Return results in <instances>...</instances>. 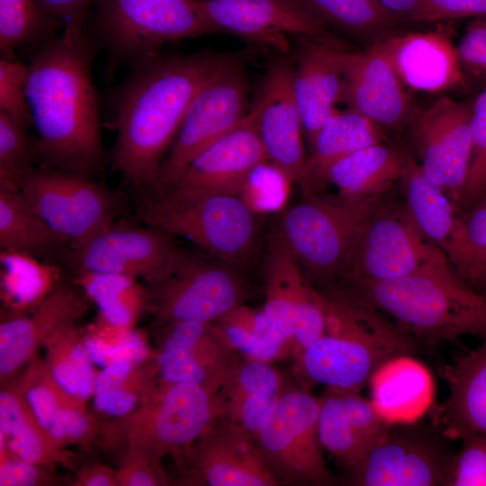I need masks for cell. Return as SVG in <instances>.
<instances>
[{
    "label": "cell",
    "mask_w": 486,
    "mask_h": 486,
    "mask_svg": "<svg viewBox=\"0 0 486 486\" xmlns=\"http://www.w3.org/2000/svg\"><path fill=\"white\" fill-rule=\"evenodd\" d=\"M232 55L160 50L130 67L112 91L111 108L117 130L112 166L132 186L154 191L158 168L191 101Z\"/></svg>",
    "instance_id": "obj_1"
},
{
    "label": "cell",
    "mask_w": 486,
    "mask_h": 486,
    "mask_svg": "<svg viewBox=\"0 0 486 486\" xmlns=\"http://www.w3.org/2000/svg\"><path fill=\"white\" fill-rule=\"evenodd\" d=\"M87 30H62L30 48L26 94L42 165L94 177L105 166Z\"/></svg>",
    "instance_id": "obj_2"
},
{
    "label": "cell",
    "mask_w": 486,
    "mask_h": 486,
    "mask_svg": "<svg viewBox=\"0 0 486 486\" xmlns=\"http://www.w3.org/2000/svg\"><path fill=\"white\" fill-rule=\"evenodd\" d=\"M319 292L325 328L294 358L302 388L360 392L385 365L420 349L422 342L368 302L334 288Z\"/></svg>",
    "instance_id": "obj_3"
},
{
    "label": "cell",
    "mask_w": 486,
    "mask_h": 486,
    "mask_svg": "<svg viewBox=\"0 0 486 486\" xmlns=\"http://www.w3.org/2000/svg\"><path fill=\"white\" fill-rule=\"evenodd\" d=\"M328 288L368 302L420 342L454 341L466 335L486 339V295L469 286L441 250L407 275Z\"/></svg>",
    "instance_id": "obj_4"
},
{
    "label": "cell",
    "mask_w": 486,
    "mask_h": 486,
    "mask_svg": "<svg viewBox=\"0 0 486 486\" xmlns=\"http://www.w3.org/2000/svg\"><path fill=\"white\" fill-rule=\"evenodd\" d=\"M88 33L108 54L107 76L167 43L213 34L195 0H95Z\"/></svg>",
    "instance_id": "obj_5"
},
{
    "label": "cell",
    "mask_w": 486,
    "mask_h": 486,
    "mask_svg": "<svg viewBox=\"0 0 486 486\" xmlns=\"http://www.w3.org/2000/svg\"><path fill=\"white\" fill-rule=\"evenodd\" d=\"M220 415L217 394L189 382L160 381L132 414L103 423L100 446L145 449L161 458L186 451Z\"/></svg>",
    "instance_id": "obj_6"
},
{
    "label": "cell",
    "mask_w": 486,
    "mask_h": 486,
    "mask_svg": "<svg viewBox=\"0 0 486 486\" xmlns=\"http://www.w3.org/2000/svg\"><path fill=\"white\" fill-rule=\"evenodd\" d=\"M384 201L385 194L347 201L320 194L284 212L280 230L312 287L333 284L357 232Z\"/></svg>",
    "instance_id": "obj_7"
},
{
    "label": "cell",
    "mask_w": 486,
    "mask_h": 486,
    "mask_svg": "<svg viewBox=\"0 0 486 486\" xmlns=\"http://www.w3.org/2000/svg\"><path fill=\"white\" fill-rule=\"evenodd\" d=\"M433 424L388 423L375 444L337 483L348 486H450L456 452Z\"/></svg>",
    "instance_id": "obj_8"
},
{
    "label": "cell",
    "mask_w": 486,
    "mask_h": 486,
    "mask_svg": "<svg viewBox=\"0 0 486 486\" xmlns=\"http://www.w3.org/2000/svg\"><path fill=\"white\" fill-rule=\"evenodd\" d=\"M320 397L299 387L284 390L255 433L263 461L278 486L338 484L320 439Z\"/></svg>",
    "instance_id": "obj_9"
},
{
    "label": "cell",
    "mask_w": 486,
    "mask_h": 486,
    "mask_svg": "<svg viewBox=\"0 0 486 486\" xmlns=\"http://www.w3.org/2000/svg\"><path fill=\"white\" fill-rule=\"evenodd\" d=\"M249 84L241 54L220 67L191 101L176 136L157 175L155 196L178 180L205 148L238 125L248 114Z\"/></svg>",
    "instance_id": "obj_10"
},
{
    "label": "cell",
    "mask_w": 486,
    "mask_h": 486,
    "mask_svg": "<svg viewBox=\"0 0 486 486\" xmlns=\"http://www.w3.org/2000/svg\"><path fill=\"white\" fill-rule=\"evenodd\" d=\"M256 214L239 196L229 194L184 201L155 196L142 212L148 225L184 237L209 256L241 269L256 245Z\"/></svg>",
    "instance_id": "obj_11"
},
{
    "label": "cell",
    "mask_w": 486,
    "mask_h": 486,
    "mask_svg": "<svg viewBox=\"0 0 486 486\" xmlns=\"http://www.w3.org/2000/svg\"><path fill=\"white\" fill-rule=\"evenodd\" d=\"M147 290L156 328L184 320L213 322L250 295L241 268L187 252L170 275Z\"/></svg>",
    "instance_id": "obj_12"
},
{
    "label": "cell",
    "mask_w": 486,
    "mask_h": 486,
    "mask_svg": "<svg viewBox=\"0 0 486 486\" xmlns=\"http://www.w3.org/2000/svg\"><path fill=\"white\" fill-rule=\"evenodd\" d=\"M439 250L423 233L405 202L388 203L385 200L357 232L331 285L401 277L418 269Z\"/></svg>",
    "instance_id": "obj_13"
},
{
    "label": "cell",
    "mask_w": 486,
    "mask_h": 486,
    "mask_svg": "<svg viewBox=\"0 0 486 486\" xmlns=\"http://www.w3.org/2000/svg\"><path fill=\"white\" fill-rule=\"evenodd\" d=\"M20 191L70 249L115 222L121 207L118 196L92 177L46 166L37 168Z\"/></svg>",
    "instance_id": "obj_14"
},
{
    "label": "cell",
    "mask_w": 486,
    "mask_h": 486,
    "mask_svg": "<svg viewBox=\"0 0 486 486\" xmlns=\"http://www.w3.org/2000/svg\"><path fill=\"white\" fill-rule=\"evenodd\" d=\"M215 33L233 34L272 49L291 53L289 37L346 50L320 20L298 0H195Z\"/></svg>",
    "instance_id": "obj_15"
},
{
    "label": "cell",
    "mask_w": 486,
    "mask_h": 486,
    "mask_svg": "<svg viewBox=\"0 0 486 486\" xmlns=\"http://www.w3.org/2000/svg\"><path fill=\"white\" fill-rule=\"evenodd\" d=\"M148 226L115 221L70 249L68 259L77 272L116 274L156 284L174 272L185 251L177 246L175 236Z\"/></svg>",
    "instance_id": "obj_16"
},
{
    "label": "cell",
    "mask_w": 486,
    "mask_h": 486,
    "mask_svg": "<svg viewBox=\"0 0 486 486\" xmlns=\"http://www.w3.org/2000/svg\"><path fill=\"white\" fill-rule=\"evenodd\" d=\"M472 113L470 103L446 96L416 110L410 125L423 174L444 191L455 209L471 162Z\"/></svg>",
    "instance_id": "obj_17"
},
{
    "label": "cell",
    "mask_w": 486,
    "mask_h": 486,
    "mask_svg": "<svg viewBox=\"0 0 486 486\" xmlns=\"http://www.w3.org/2000/svg\"><path fill=\"white\" fill-rule=\"evenodd\" d=\"M176 458L183 485L278 486L263 461L255 435L220 415Z\"/></svg>",
    "instance_id": "obj_18"
},
{
    "label": "cell",
    "mask_w": 486,
    "mask_h": 486,
    "mask_svg": "<svg viewBox=\"0 0 486 486\" xmlns=\"http://www.w3.org/2000/svg\"><path fill=\"white\" fill-rule=\"evenodd\" d=\"M294 58L280 54L269 62L251 103L252 116L267 160L299 185L308 159L303 126L292 89Z\"/></svg>",
    "instance_id": "obj_19"
},
{
    "label": "cell",
    "mask_w": 486,
    "mask_h": 486,
    "mask_svg": "<svg viewBox=\"0 0 486 486\" xmlns=\"http://www.w3.org/2000/svg\"><path fill=\"white\" fill-rule=\"evenodd\" d=\"M400 181L404 187L405 202L423 233L469 286L486 295V262L473 249L464 217L452 201L427 178L410 156Z\"/></svg>",
    "instance_id": "obj_20"
},
{
    "label": "cell",
    "mask_w": 486,
    "mask_h": 486,
    "mask_svg": "<svg viewBox=\"0 0 486 486\" xmlns=\"http://www.w3.org/2000/svg\"><path fill=\"white\" fill-rule=\"evenodd\" d=\"M267 158L248 114L234 129L201 152L163 194L184 201L210 195L239 196L251 171Z\"/></svg>",
    "instance_id": "obj_21"
},
{
    "label": "cell",
    "mask_w": 486,
    "mask_h": 486,
    "mask_svg": "<svg viewBox=\"0 0 486 486\" xmlns=\"http://www.w3.org/2000/svg\"><path fill=\"white\" fill-rule=\"evenodd\" d=\"M156 329L159 380L194 383L217 394L236 352L217 326L184 320Z\"/></svg>",
    "instance_id": "obj_22"
},
{
    "label": "cell",
    "mask_w": 486,
    "mask_h": 486,
    "mask_svg": "<svg viewBox=\"0 0 486 486\" xmlns=\"http://www.w3.org/2000/svg\"><path fill=\"white\" fill-rule=\"evenodd\" d=\"M334 55L344 76L341 103L382 129L410 127L416 109L377 43L364 51L334 49Z\"/></svg>",
    "instance_id": "obj_23"
},
{
    "label": "cell",
    "mask_w": 486,
    "mask_h": 486,
    "mask_svg": "<svg viewBox=\"0 0 486 486\" xmlns=\"http://www.w3.org/2000/svg\"><path fill=\"white\" fill-rule=\"evenodd\" d=\"M90 300L76 284L59 283L38 305L22 313L2 315L0 324L1 384L14 378L35 357L44 341L62 327L76 325Z\"/></svg>",
    "instance_id": "obj_24"
},
{
    "label": "cell",
    "mask_w": 486,
    "mask_h": 486,
    "mask_svg": "<svg viewBox=\"0 0 486 486\" xmlns=\"http://www.w3.org/2000/svg\"><path fill=\"white\" fill-rule=\"evenodd\" d=\"M375 43L406 88L437 94L463 82L457 48L446 26L426 32L391 33Z\"/></svg>",
    "instance_id": "obj_25"
},
{
    "label": "cell",
    "mask_w": 486,
    "mask_h": 486,
    "mask_svg": "<svg viewBox=\"0 0 486 486\" xmlns=\"http://www.w3.org/2000/svg\"><path fill=\"white\" fill-rule=\"evenodd\" d=\"M359 392L325 388L320 397V439L341 470L358 462L389 423L374 401Z\"/></svg>",
    "instance_id": "obj_26"
},
{
    "label": "cell",
    "mask_w": 486,
    "mask_h": 486,
    "mask_svg": "<svg viewBox=\"0 0 486 486\" xmlns=\"http://www.w3.org/2000/svg\"><path fill=\"white\" fill-rule=\"evenodd\" d=\"M292 89L310 150L326 119L341 103L344 76L334 48L297 39Z\"/></svg>",
    "instance_id": "obj_27"
},
{
    "label": "cell",
    "mask_w": 486,
    "mask_h": 486,
    "mask_svg": "<svg viewBox=\"0 0 486 486\" xmlns=\"http://www.w3.org/2000/svg\"><path fill=\"white\" fill-rule=\"evenodd\" d=\"M442 374L449 393L434 410L432 424L451 440L486 434V339Z\"/></svg>",
    "instance_id": "obj_28"
},
{
    "label": "cell",
    "mask_w": 486,
    "mask_h": 486,
    "mask_svg": "<svg viewBox=\"0 0 486 486\" xmlns=\"http://www.w3.org/2000/svg\"><path fill=\"white\" fill-rule=\"evenodd\" d=\"M284 388L283 375L273 363L235 352L217 393L220 416L255 435Z\"/></svg>",
    "instance_id": "obj_29"
},
{
    "label": "cell",
    "mask_w": 486,
    "mask_h": 486,
    "mask_svg": "<svg viewBox=\"0 0 486 486\" xmlns=\"http://www.w3.org/2000/svg\"><path fill=\"white\" fill-rule=\"evenodd\" d=\"M382 140L383 129L380 125L351 108H336L321 125L310 150L299 184L304 197L320 194L334 164Z\"/></svg>",
    "instance_id": "obj_30"
},
{
    "label": "cell",
    "mask_w": 486,
    "mask_h": 486,
    "mask_svg": "<svg viewBox=\"0 0 486 486\" xmlns=\"http://www.w3.org/2000/svg\"><path fill=\"white\" fill-rule=\"evenodd\" d=\"M314 292L315 288L307 281L297 258L278 230L272 237L266 261L263 310L292 346L297 315Z\"/></svg>",
    "instance_id": "obj_31"
},
{
    "label": "cell",
    "mask_w": 486,
    "mask_h": 486,
    "mask_svg": "<svg viewBox=\"0 0 486 486\" xmlns=\"http://www.w3.org/2000/svg\"><path fill=\"white\" fill-rule=\"evenodd\" d=\"M0 436L14 455L40 465L62 464L75 469L78 457L58 446L39 423L24 399L22 388L15 383L1 387Z\"/></svg>",
    "instance_id": "obj_32"
},
{
    "label": "cell",
    "mask_w": 486,
    "mask_h": 486,
    "mask_svg": "<svg viewBox=\"0 0 486 486\" xmlns=\"http://www.w3.org/2000/svg\"><path fill=\"white\" fill-rule=\"evenodd\" d=\"M409 155L382 143L364 147L334 164L327 175L338 197L360 201L384 195L400 180Z\"/></svg>",
    "instance_id": "obj_33"
},
{
    "label": "cell",
    "mask_w": 486,
    "mask_h": 486,
    "mask_svg": "<svg viewBox=\"0 0 486 486\" xmlns=\"http://www.w3.org/2000/svg\"><path fill=\"white\" fill-rule=\"evenodd\" d=\"M158 382L156 356L138 364L113 362L96 375L93 414L104 423L127 418L140 408Z\"/></svg>",
    "instance_id": "obj_34"
},
{
    "label": "cell",
    "mask_w": 486,
    "mask_h": 486,
    "mask_svg": "<svg viewBox=\"0 0 486 486\" xmlns=\"http://www.w3.org/2000/svg\"><path fill=\"white\" fill-rule=\"evenodd\" d=\"M0 247L1 250L26 253L47 262L69 248L21 191L5 190H0Z\"/></svg>",
    "instance_id": "obj_35"
},
{
    "label": "cell",
    "mask_w": 486,
    "mask_h": 486,
    "mask_svg": "<svg viewBox=\"0 0 486 486\" xmlns=\"http://www.w3.org/2000/svg\"><path fill=\"white\" fill-rule=\"evenodd\" d=\"M59 283L60 269L55 264L26 253L1 250L0 291L4 312L28 311Z\"/></svg>",
    "instance_id": "obj_36"
},
{
    "label": "cell",
    "mask_w": 486,
    "mask_h": 486,
    "mask_svg": "<svg viewBox=\"0 0 486 486\" xmlns=\"http://www.w3.org/2000/svg\"><path fill=\"white\" fill-rule=\"evenodd\" d=\"M42 347L44 362L53 378L74 400L86 408L94 392L97 373L82 333L76 325L62 327L44 341Z\"/></svg>",
    "instance_id": "obj_37"
},
{
    "label": "cell",
    "mask_w": 486,
    "mask_h": 486,
    "mask_svg": "<svg viewBox=\"0 0 486 486\" xmlns=\"http://www.w3.org/2000/svg\"><path fill=\"white\" fill-rule=\"evenodd\" d=\"M213 323L241 355L273 363L292 356V345L270 322L263 308L239 305Z\"/></svg>",
    "instance_id": "obj_38"
},
{
    "label": "cell",
    "mask_w": 486,
    "mask_h": 486,
    "mask_svg": "<svg viewBox=\"0 0 486 486\" xmlns=\"http://www.w3.org/2000/svg\"><path fill=\"white\" fill-rule=\"evenodd\" d=\"M76 273L74 284L96 304L99 317L108 323L134 328L147 310L148 290L139 284L138 279L108 273Z\"/></svg>",
    "instance_id": "obj_39"
},
{
    "label": "cell",
    "mask_w": 486,
    "mask_h": 486,
    "mask_svg": "<svg viewBox=\"0 0 486 486\" xmlns=\"http://www.w3.org/2000/svg\"><path fill=\"white\" fill-rule=\"evenodd\" d=\"M327 27L371 44L398 23L377 0H298Z\"/></svg>",
    "instance_id": "obj_40"
},
{
    "label": "cell",
    "mask_w": 486,
    "mask_h": 486,
    "mask_svg": "<svg viewBox=\"0 0 486 486\" xmlns=\"http://www.w3.org/2000/svg\"><path fill=\"white\" fill-rule=\"evenodd\" d=\"M63 26L45 14L37 0H0V56L34 47L60 33Z\"/></svg>",
    "instance_id": "obj_41"
},
{
    "label": "cell",
    "mask_w": 486,
    "mask_h": 486,
    "mask_svg": "<svg viewBox=\"0 0 486 486\" xmlns=\"http://www.w3.org/2000/svg\"><path fill=\"white\" fill-rule=\"evenodd\" d=\"M82 337L92 361L102 367L118 361L142 363L157 354L142 332L112 325L101 317Z\"/></svg>",
    "instance_id": "obj_42"
},
{
    "label": "cell",
    "mask_w": 486,
    "mask_h": 486,
    "mask_svg": "<svg viewBox=\"0 0 486 486\" xmlns=\"http://www.w3.org/2000/svg\"><path fill=\"white\" fill-rule=\"evenodd\" d=\"M27 127L0 111V190L20 191L42 159Z\"/></svg>",
    "instance_id": "obj_43"
},
{
    "label": "cell",
    "mask_w": 486,
    "mask_h": 486,
    "mask_svg": "<svg viewBox=\"0 0 486 486\" xmlns=\"http://www.w3.org/2000/svg\"><path fill=\"white\" fill-rule=\"evenodd\" d=\"M18 380L24 399L39 423L46 430L61 408L73 405L86 410L59 386L44 360L37 356L27 364L26 370Z\"/></svg>",
    "instance_id": "obj_44"
},
{
    "label": "cell",
    "mask_w": 486,
    "mask_h": 486,
    "mask_svg": "<svg viewBox=\"0 0 486 486\" xmlns=\"http://www.w3.org/2000/svg\"><path fill=\"white\" fill-rule=\"evenodd\" d=\"M472 157L456 210L465 213L486 194V86L472 104Z\"/></svg>",
    "instance_id": "obj_45"
},
{
    "label": "cell",
    "mask_w": 486,
    "mask_h": 486,
    "mask_svg": "<svg viewBox=\"0 0 486 486\" xmlns=\"http://www.w3.org/2000/svg\"><path fill=\"white\" fill-rule=\"evenodd\" d=\"M292 184L278 166L266 160L251 171L239 197L256 213L272 212L283 206Z\"/></svg>",
    "instance_id": "obj_46"
},
{
    "label": "cell",
    "mask_w": 486,
    "mask_h": 486,
    "mask_svg": "<svg viewBox=\"0 0 486 486\" xmlns=\"http://www.w3.org/2000/svg\"><path fill=\"white\" fill-rule=\"evenodd\" d=\"M47 431L62 448L76 445L90 451L97 442L100 445L103 423L93 413H87L86 410L68 405L57 412Z\"/></svg>",
    "instance_id": "obj_47"
},
{
    "label": "cell",
    "mask_w": 486,
    "mask_h": 486,
    "mask_svg": "<svg viewBox=\"0 0 486 486\" xmlns=\"http://www.w3.org/2000/svg\"><path fill=\"white\" fill-rule=\"evenodd\" d=\"M28 66L14 58H0V111L29 128L33 125L27 99Z\"/></svg>",
    "instance_id": "obj_48"
},
{
    "label": "cell",
    "mask_w": 486,
    "mask_h": 486,
    "mask_svg": "<svg viewBox=\"0 0 486 486\" xmlns=\"http://www.w3.org/2000/svg\"><path fill=\"white\" fill-rule=\"evenodd\" d=\"M161 457L140 447L128 446L116 472V486H164L170 482Z\"/></svg>",
    "instance_id": "obj_49"
},
{
    "label": "cell",
    "mask_w": 486,
    "mask_h": 486,
    "mask_svg": "<svg viewBox=\"0 0 486 486\" xmlns=\"http://www.w3.org/2000/svg\"><path fill=\"white\" fill-rule=\"evenodd\" d=\"M461 441L450 486H486V434H474Z\"/></svg>",
    "instance_id": "obj_50"
},
{
    "label": "cell",
    "mask_w": 486,
    "mask_h": 486,
    "mask_svg": "<svg viewBox=\"0 0 486 486\" xmlns=\"http://www.w3.org/2000/svg\"><path fill=\"white\" fill-rule=\"evenodd\" d=\"M50 468L14 455L0 436V486H46L59 481Z\"/></svg>",
    "instance_id": "obj_51"
},
{
    "label": "cell",
    "mask_w": 486,
    "mask_h": 486,
    "mask_svg": "<svg viewBox=\"0 0 486 486\" xmlns=\"http://www.w3.org/2000/svg\"><path fill=\"white\" fill-rule=\"evenodd\" d=\"M486 17V0H423L413 22Z\"/></svg>",
    "instance_id": "obj_52"
},
{
    "label": "cell",
    "mask_w": 486,
    "mask_h": 486,
    "mask_svg": "<svg viewBox=\"0 0 486 486\" xmlns=\"http://www.w3.org/2000/svg\"><path fill=\"white\" fill-rule=\"evenodd\" d=\"M47 15L60 22L63 30H88L95 0H37Z\"/></svg>",
    "instance_id": "obj_53"
},
{
    "label": "cell",
    "mask_w": 486,
    "mask_h": 486,
    "mask_svg": "<svg viewBox=\"0 0 486 486\" xmlns=\"http://www.w3.org/2000/svg\"><path fill=\"white\" fill-rule=\"evenodd\" d=\"M460 61L476 71H486V20L472 22L457 45Z\"/></svg>",
    "instance_id": "obj_54"
},
{
    "label": "cell",
    "mask_w": 486,
    "mask_h": 486,
    "mask_svg": "<svg viewBox=\"0 0 486 486\" xmlns=\"http://www.w3.org/2000/svg\"><path fill=\"white\" fill-rule=\"evenodd\" d=\"M462 215L473 249L486 262V194Z\"/></svg>",
    "instance_id": "obj_55"
},
{
    "label": "cell",
    "mask_w": 486,
    "mask_h": 486,
    "mask_svg": "<svg viewBox=\"0 0 486 486\" xmlns=\"http://www.w3.org/2000/svg\"><path fill=\"white\" fill-rule=\"evenodd\" d=\"M117 469L101 463L82 466L76 472L75 486H116Z\"/></svg>",
    "instance_id": "obj_56"
},
{
    "label": "cell",
    "mask_w": 486,
    "mask_h": 486,
    "mask_svg": "<svg viewBox=\"0 0 486 486\" xmlns=\"http://www.w3.org/2000/svg\"><path fill=\"white\" fill-rule=\"evenodd\" d=\"M384 10L397 22H413L423 0H377Z\"/></svg>",
    "instance_id": "obj_57"
}]
</instances>
